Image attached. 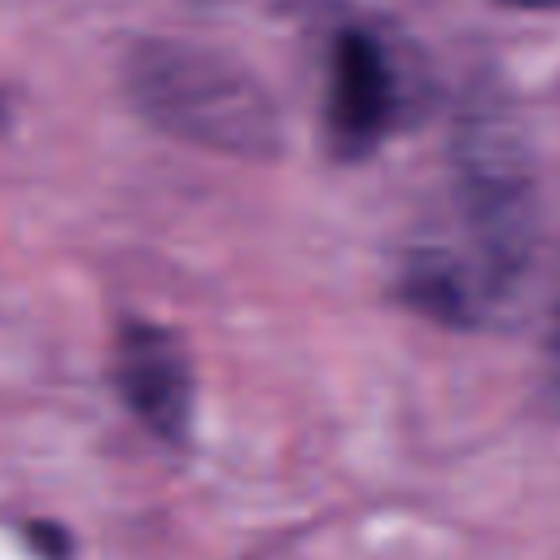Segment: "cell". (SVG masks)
<instances>
[{"mask_svg":"<svg viewBox=\"0 0 560 560\" xmlns=\"http://www.w3.org/2000/svg\"><path fill=\"white\" fill-rule=\"evenodd\" d=\"M503 4H516V9H556L560 0H503Z\"/></svg>","mask_w":560,"mask_h":560,"instance_id":"obj_6","label":"cell"},{"mask_svg":"<svg viewBox=\"0 0 560 560\" xmlns=\"http://www.w3.org/2000/svg\"><path fill=\"white\" fill-rule=\"evenodd\" d=\"M455 228L407 249L398 289L442 324H490L525 289L534 262V175L516 114L472 92L451 131Z\"/></svg>","mask_w":560,"mask_h":560,"instance_id":"obj_1","label":"cell"},{"mask_svg":"<svg viewBox=\"0 0 560 560\" xmlns=\"http://www.w3.org/2000/svg\"><path fill=\"white\" fill-rule=\"evenodd\" d=\"M131 105L166 136L228 158H271L280 114L254 70L192 39H140L122 61Z\"/></svg>","mask_w":560,"mask_h":560,"instance_id":"obj_2","label":"cell"},{"mask_svg":"<svg viewBox=\"0 0 560 560\" xmlns=\"http://www.w3.org/2000/svg\"><path fill=\"white\" fill-rule=\"evenodd\" d=\"M114 385L144 429L184 442L192 420V368L175 332L140 319L122 324L114 341Z\"/></svg>","mask_w":560,"mask_h":560,"instance_id":"obj_3","label":"cell"},{"mask_svg":"<svg viewBox=\"0 0 560 560\" xmlns=\"http://www.w3.org/2000/svg\"><path fill=\"white\" fill-rule=\"evenodd\" d=\"M328 136L337 153L363 158L398 114V74L381 39L341 31L328 57Z\"/></svg>","mask_w":560,"mask_h":560,"instance_id":"obj_4","label":"cell"},{"mask_svg":"<svg viewBox=\"0 0 560 560\" xmlns=\"http://www.w3.org/2000/svg\"><path fill=\"white\" fill-rule=\"evenodd\" d=\"M547 359H551V376L560 385V298H556V311H551V337H547Z\"/></svg>","mask_w":560,"mask_h":560,"instance_id":"obj_5","label":"cell"}]
</instances>
